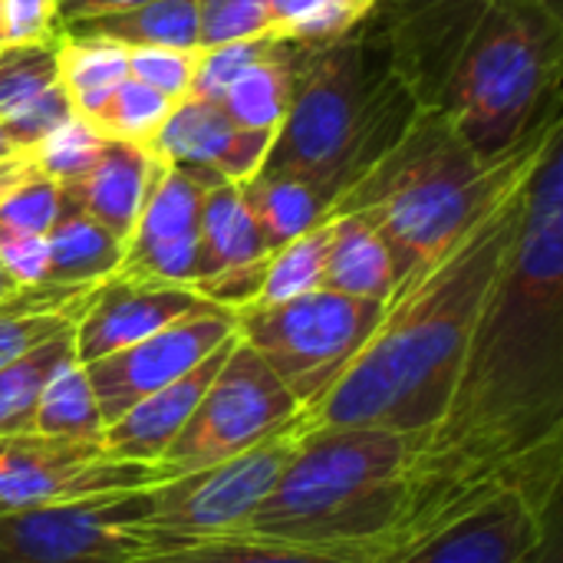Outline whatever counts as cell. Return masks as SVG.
<instances>
[{
  "instance_id": "6da1fadb",
  "label": "cell",
  "mask_w": 563,
  "mask_h": 563,
  "mask_svg": "<svg viewBox=\"0 0 563 563\" xmlns=\"http://www.w3.org/2000/svg\"><path fill=\"white\" fill-rule=\"evenodd\" d=\"M563 478V122L541 148L525 218L442 419L419 432L386 563L505 485Z\"/></svg>"
},
{
  "instance_id": "7a4b0ae2",
  "label": "cell",
  "mask_w": 563,
  "mask_h": 563,
  "mask_svg": "<svg viewBox=\"0 0 563 563\" xmlns=\"http://www.w3.org/2000/svg\"><path fill=\"white\" fill-rule=\"evenodd\" d=\"M534 165L422 274L393 290L356 360L310 409L297 412L303 429L426 432L442 419L465 350L515 247Z\"/></svg>"
},
{
  "instance_id": "3957f363",
  "label": "cell",
  "mask_w": 563,
  "mask_h": 563,
  "mask_svg": "<svg viewBox=\"0 0 563 563\" xmlns=\"http://www.w3.org/2000/svg\"><path fill=\"white\" fill-rule=\"evenodd\" d=\"M419 102L366 16L330 43H297L290 112L261 172L307 181L330 208L409 132Z\"/></svg>"
},
{
  "instance_id": "277c9868",
  "label": "cell",
  "mask_w": 563,
  "mask_h": 563,
  "mask_svg": "<svg viewBox=\"0 0 563 563\" xmlns=\"http://www.w3.org/2000/svg\"><path fill=\"white\" fill-rule=\"evenodd\" d=\"M554 109L508 155L485 162L442 109H419L399 145L353 185L330 214H363L393 254L396 287L422 274L541 155Z\"/></svg>"
},
{
  "instance_id": "5b68a950",
  "label": "cell",
  "mask_w": 563,
  "mask_h": 563,
  "mask_svg": "<svg viewBox=\"0 0 563 563\" xmlns=\"http://www.w3.org/2000/svg\"><path fill=\"white\" fill-rule=\"evenodd\" d=\"M419 432L303 429L290 462L238 534L297 548L376 551L393 534Z\"/></svg>"
},
{
  "instance_id": "8992f818",
  "label": "cell",
  "mask_w": 563,
  "mask_h": 563,
  "mask_svg": "<svg viewBox=\"0 0 563 563\" xmlns=\"http://www.w3.org/2000/svg\"><path fill=\"white\" fill-rule=\"evenodd\" d=\"M563 10L544 0H492L442 96L475 155H508L561 109Z\"/></svg>"
},
{
  "instance_id": "52a82bcc",
  "label": "cell",
  "mask_w": 563,
  "mask_h": 563,
  "mask_svg": "<svg viewBox=\"0 0 563 563\" xmlns=\"http://www.w3.org/2000/svg\"><path fill=\"white\" fill-rule=\"evenodd\" d=\"M379 300L313 290L284 303H247L234 313V333L274 369L300 409H310L373 336Z\"/></svg>"
},
{
  "instance_id": "ba28073f",
  "label": "cell",
  "mask_w": 563,
  "mask_h": 563,
  "mask_svg": "<svg viewBox=\"0 0 563 563\" xmlns=\"http://www.w3.org/2000/svg\"><path fill=\"white\" fill-rule=\"evenodd\" d=\"M300 435L303 426L294 416L287 426L241 455L152 485L145 492L142 518L129 528L145 541L148 554L238 534L257 511V505L271 495Z\"/></svg>"
},
{
  "instance_id": "9c48e42d",
  "label": "cell",
  "mask_w": 563,
  "mask_h": 563,
  "mask_svg": "<svg viewBox=\"0 0 563 563\" xmlns=\"http://www.w3.org/2000/svg\"><path fill=\"white\" fill-rule=\"evenodd\" d=\"M300 412L290 389L274 369L234 333L231 350L208 389L201 393L191 419L155 462L162 482L191 475L214 462L247 452Z\"/></svg>"
},
{
  "instance_id": "30bf717a",
  "label": "cell",
  "mask_w": 563,
  "mask_h": 563,
  "mask_svg": "<svg viewBox=\"0 0 563 563\" xmlns=\"http://www.w3.org/2000/svg\"><path fill=\"white\" fill-rule=\"evenodd\" d=\"M145 492L0 511V563L135 561L148 554L145 541L129 528L145 511Z\"/></svg>"
},
{
  "instance_id": "8fae6325",
  "label": "cell",
  "mask_w": 563,
  "mask_h": 563,
  "mask_svg": "<svg viewBox=\"0 0 563 563\" xmlns=\"http://www.w3.org/2000/svg\"><path fill=\"white\" fill-rule=\"evenodd\" d=\"M158 482L155 465L115 459L102 442L40 432L0 435V511L139 492Z\"/></svg>"
},
{
  "instance_id": "7c38bea8",
  "label": "cell",
  "mask_w": 563,
  "mask_h": 563,
  "mask_svg": "<svg viewBox=\"0 0 563 563\" xmlns=\"http://www.w3.org/2000/svg\"><path fill=\"white\" fill-rule=\"evenodd\" d=\"M558 495L505 485L386 563H538L551 541Z\"/></svg>"
},
{
  "instance_id": "4fadbf2b",
  "label": "cell",
  "mask_w": 563,
  "mask_h": 563,
  "mask_svg": "<svg viewBox=\"0 0 563 563\" xmlns=\"http://www.w3.org/2000/svg\"><path fill=\"white\" fill-rule=\"evenodd\" d=\"M492 0H376L369 20L412 99L439 109L452 69Z\"/></svg>"
},
{
  "instance_id": "5bb4252c",
  "label": "cell",
  "mask_w": 563,
  "mask_h": 563,
  "mask_svg": "<svg viewBox=\"0 0 563 563\" xmlns=\"http://www.w3.org/2000/svg\"><path fill=\"white\" fill-rule=\"evenodd\" d=\"M231 336H234V313L211 303L119 353L86 363L82 369L99 399L106 426L115 422L139 399L191 373Z\"/></svg>"
},
{
  "instance_id": "9a60e30c",
  "label": "cell",
  "mask_w": 563,
  "mask_h": 563,
  "mask_svg": "<svg viewBox=\"0 0 563 563\" xmlns=\"http://www.w3.org/2000/svg\"><path fill=\"white\" fill-rule=\"evenodd\" d=\"M218 181L221 178L214 172L158 162L148 198L125 241V254L115 274L191 287L198 274L201 205L208 188Z\"/></svg>"
},
{
  "instance_id": "2e32d148",
  "label": "cell",
  "mask_w": 563,
  "mask_h": 563,
  "mask_svg": "<svg viewBox=\"0 0 563 563\" xmlns=\"http://www.w3.org/2000/svg\"><path fill=\"white\" fill-rule=\"evenodd\" d=\"M205 307H211V300H205L195 287L112 274L92 290L73 330L76 363L86 366L109 353H119Z\"/></svg>"
},
{
  "instance_id": "e0dca14e",
  "label": "cell",
  "mask_w": 563,
  "mask_h": 563,
  "mask_svg": "<svg viewBox=\"0 0 563 563\" xmlns=\"http://www.w3.org/2000/svg\"><path fill=\"white\" fill-rule=\"evenodd\" d=\"M274 139L277 132L234 125L218 102L185 96L148 145V155L162 165L205 168L221 181L247 185L264 168Z\"/></svg>"
},
{
  "instance_id": "ac0fdd59",
  "label": "cell",
  "mask_w": 563,
  "mask_h": 563,
  "mask_svg": "<svg viewBox=\"0 0 563 563\" xmlns=\"http://www.w3.org/2000/svg\"><path fill=\"white\" fill-rule=\"evenodd\" d=\"M69 115L76 112L59 86L56 40L0 49V129L20 152H30Z\"/></svg>"
},
{
  "instance_id": "d6986e66",
  "label": "cell",
  "mask_w": 563,
  "mask_h": 563,
  "mask_svg": "<svg viewBox=\"0 0 563 563\" xmlns=\"http://www.w3.org/2000/svg\"><path fill=\"white\" fill-rule=\"evenodd\" d=\"M231 340L221 343L191 373H185L181 379L155 389L152 396L139 399L132 409H125L115 422H109L106 432H102V449L109 455H115V459H125V462L155 465L165 455V449L175 442V435L185 429V422L191 419L201 393L208 389L211 376L224 363V356L231 350Z\"/></svg>"
},
{
  "instance_id": "ffe728a7",
  "label": "cell",
  "mask_w": 563,
  "mask_h": 563,
  "mask_svg": "<svg viewBox=\"0 0 563 563\" xmlns=\"http://www.w3.org/2000/svg\"><path fill=\"white\" fill-rule=\"evenodd\" d=\"M155 172L158 162L148 155V148L129 142H106L96 165L82 178L59 188L73 208L99 221L109 234H115L125 244L148 198Z\"/></svg>"
},
{
  "instance_id": "44dd1931",
  "label": "cell",
  "mask_w": 563,
  "mask_h": 563,
  "mask_svg": "<svg viewBox=\"0 0 563 563\" xmlns=\"http://www.w3.org/2000/svg\"><path fill=\"white\" fill-rule=\"evenodd\" d=\"M92 287H63V284H33L16 287L0 300V369L40 343L76 330Z\"/></svg>"
},
{
  "instance_id": "7402d4cb",
  "label": "cell",
  "mask_w": 563,
  "mask_h": 563,
  "mask_svg": "<svg viewBox=\"0 0 563 563\" xmlns=\"http://www.w3.org/2000/svg\"><path fill=\"white\" fill-rule=\"evenodd\" d=\"M333 234L323 267V290L386 303L396 290L393 254L363 214H330Z\"/></svg>"
},
{
  "instance_id": "603a6c76",
  "label": "cell",
  "mask_w": 563,
  "mask_h": 563,
  "mask_svg": "<svg viewBox=\"0 0 563 563\" xmlns=\"http://www.w3.org/2000/svg\"><path fill=\"white\" fill-rule=\"evenodd\" d=\"M271 251L261 238V228L244 201L241 185L218 181L208 188L201 205V228H198V280L214 274L247 267L264 261Z\"/></svg>"
},
{
  "instance_id": "cb8c5ba5",
  "label": "cell",
  "mask_w": 563,
  "mask_h": 563,
  "mask_svg": "<svg viewBox=\"0 0 563 563\" xmlns=\"http://www.w3.org/2000/svg\"><path fill=\"white\" fill-rule=\"evenodd\" d=\"M297 82V43L277 40L254 66H247L218 99L224 115L241 129L280 132Z\"/></svg>"
},
{
  "instance_id": "d4e9b609",
  "label": "cell",
  "mask_w": 563,
  "mask_h": 563,
  "mask_svg": "<svg viewBox=\"0 0 563 563\" xmlns=\"http://www.w3.org/2000/svg\"><path fill=\"white\" fill-rule=\"evenodd\" d=\"M49 244V264H46V284L63 287H92L109 280L125 254V244L109 234L99 221L82 214L66 201L59 221L46 234Z\"/></svg>"
},
{
  "instance_id": "484cf974",
  "label": "cell",
  "mask_w": 563,
  "mask_h": 563,
  "mask_svg": "<svg viewBox=\"0 0 563 563\" xmlns=\"http://www.w3.org/2000/svg\"><path fill=\"white\" fill-rule=\"evenodd\" d=\"M56 73L63 92L73 102V112L92 119L112 96V89L129 76V46L109 36H82L59 30Z\"/></svg>"
},
{
  "instance_id": "4316f807",
  "label": "cell",
  "mask_w": 563,
  "mask_h": 563,
  "mask_svg": "<svg viewBox=\"0 0 563 563\" xmlns=\"http://www.w3.org/2000/svg\"><path fill=\"white\" fill-rule=\"evenodd\" d=\"M244 201L261 228L267 251L290 244L294 238L307 234L310 228L330 218V205L300 178L257 172L247 185H241Z\"/></svg>"
},
{
  "instance_id": "83f0119b",
  "label": "cell",
  "mask_w": 563,
  "mask_h": 563,
  "mask_svg": "<svg viewBox=\"0 0 563 563\" xmlns=\"http://www.w3.org/2000/svg\"><path fill=\"white\" fill-rule=\"evenodd\" d=\"M63 33L109 36L122 46L198 49V0H145L139 7L69 26Z\"/></svg>"
},
{
  "instance_id": "f1b7e54d",
  "label": "cell",
  "mask_w": 563,
  "mask_h": 563,
  "mask_svg": "<svg viewBox=\"0 0 563 563\" xmlns=\"http://www.w3.org/2000/svg\"><path fill=\"white\" fill-rule=\"evenodd\" d=\"M125 563H373L366 551H333V548H297L254 534H224L211 541H195L155 554H142Z\"/></svg>"
},
{
  "instance_id": "f546056e",
  "label": "cell",
  "mask_w": 563,
  "mask_h": 563,
  "mask_svg": "<svg viewBox=\"0 0 563 563\" xmlns=\"http://www.w3.org/2000/svg\"><path fill=\"white\" fill-rule=\"evenodd\" d=\"M33 432L56 435V439L102 442L106 419H102L99 399L86 379V369H82V363H76V356L66 360L43 386V396H40L36 416H33Z\"/></svg>"
},
{
  "instance_id": "4dcf8cb0",
  "label": "cell",
  "mask_w": 563,
  "mask_h": 563,
  "mask_svg": "<svg viewBox=\"0 0 563 563\" xmlns=\"http://www.w3.org/2000/svg\"><path fill=\"white\" fill-rule=\"evenodd\" d=\"M73 356V330H66L0 369V435L33 432V416L43 386Z\"/></svg>"
},
{
  "instance_id": "1f68e13d",
  "label": "cell",
  "mask_w": 563,
  "mask_h": 563,
  "mask_svg": "<svg viewBox=\"0 0 563 563\" xmlns=\"http://www.w3.org/2000/svg\"><path fill=\"white\" fill-rule=\"evenodd\" d=\"M178 99L125 76L112 96L102 102V109L86 119L106 142H129V145H142L148 148L155 142V135L162 132V125L168 122L172 109Z\"/></svg>"
},
{
  "instance_id": "d6a6232c",
  "label": "cell",
  "mask_w": 563,
  "mask_h": 563,
  "mask_svg": "<svg viewBox=\"0 0 563 563\" xmlns=\"http://www.w3.org/2000/svg\"><path fill=\"white\" fill-rule=\"evenodd\" d=\"M330 234H333V221L327 218L323 224L310 228L307 234L294 238L290 244L271 251L267 267H264V284H261V294L254 303H284V300H297L303 294L320 290Z\"/></svg>"
},
{
  "instance_id": "836d02e7",
  "label": "cell",
  "mask_w": 563,
  "mask_h": 563,
  "mask_svg": "<svg viewBox=\"0 0 563 563\" xmlns=\"http://www.w3.org/2000/svg\"><path fill=\"white\" fill-rule=\"evenodd\" d=\"M271 33L290 43H330L356 30L376 0H267Z\"/></svg>"
},
{
  "instance_id": "e575fe53",
  "label": "cell",
  "mask_w": 563,
  "mask_h": 563,
  "mask_svg": "<svg viewBox=\"0 0 563 563\" xmlns=\"http://www.w3.org/2000/svg\"><path fill=\"white\" fill-rule=\"evenodd\" d=\"M102 148H106V139L82 115H69L59 129H53L46 139H40L26 152V158L33 162V168L43 178H49L56 185H69L96 165Z\"/></svg>"
},
{
  "instance_id": "d590c367",
  "label": "cell",
  "mask_w": 563,
  "mask_h": 563,
  "mask_svg": "<svg viewBox=\"0 0 563 563\" xmlns=\"http://www.w3.org/2000/svg\"><path fill=\"white\" fill-rule=\"evenodd\" d=\"M274 36L267 0H198V49Z\"/></svg>"
},
{
  "instance_id": "8d00e7d4",
  "label": "cell",
  "mask_w": 563,
  "mask_h": 563,
  "mask_svg": "<svg viewBox=\"0 0 563 563\" xmlns=\"http://www.w3.org/2000/svg\"><path fill=\"white\" fill-rule=\"evenodd\" d=\"M66 208L63 188L40 172L26 175L0 198V228L23 234H49Z\"/></svg>"
},
{
  "instance_id": "74e56055",
  "label": "cell",
  "mask_w": 563,
  "mask_h": 563,
  "mask_svg": "<svg viewBox=\"0 0 563 563\" xmlns=\"http://www.w3.org/2000/svg\"><path fill=\"white\" fill-rule=\"evenodd\" d=\"M274 43H277V36H251V40L198 49V66H195V79H191L188 96L191 99H205V102H218L224 96V89L247 66H254Z\"/></svg>"
},
{
  "instance_id": "f35d334b",
  "label": "cell",
  "mask_w": 563,
  "mask_h": 563,
  "mask_svg": "<svg viewBox=\"0 0 563 563\" xmlns=\"http://www.w3.org/2000/svg\"><path fill=\"white\" fill-rule=\"evenodd\" d=\"M198 49H168V46H129V76L172 96L185 99L195 79Z\"/></svg>"
},
{
  "instance_id": "ab89813d",
  "label": "cell",
  "mask_w": 563,
  "mask_h": 563,
  "mask_svg": "<svg viewBox=\"0 0 563 563\" xmlns=\"http://www.w3.org/2000/svg\"><path fill=\"white\" fill-rule=\"evenodd\" d=\"M56 36V0H0V49L53 43Z\"/></svg>"
},
{
  "instance_id": "60d3db41",
  "label": "cell",
  "mask_w": 563,
  "mask_h": 563,
  "mask_svg": "<svg viewBox=\"0 0 563 563\" xmlns=\"http://www.w3.org/2000/svg\"><path fill=\"white\" fill-rule=\"evenodd\" d=\"M46 264H49L46 234H23V231L0 228V267L16 287L46 284Z\"/></svg>"
},
{
  "instance_id": "b9f144b4",
  "label": "cell",
  "mask_w": 563,
  "mask_h": 563,
  "mask_svg": "<svg viewBox=\"0 0 563 563\" xmlns=\"http://www.w3.org/2000/svg\"><path fill=\"white\" fill-rule=\"evenodd\" d=\"M139 3L145 0H56V16H59V30H69L86 20H99V16H109Z\"/></svg>"
},
{
  "instance_id": "7bdbcfd3",
  "label": "cell",
  "mask_w": 563,
  "mask_h": 563,
  "mask_svg": "<svg viewBox=\"0 0 563 563\" xmlns=\"http://www.w3.org/2000/svg\"><path fill=\"white\" fill-rule=\"evenodd\" d=\"M36 168H33V162L26 158V152L23 155H13V158H3L0 162V198L13 188V185H20L26 175H33Z\"/></svg>"
},
{
  "instance_id": "ee69618b",
  "label": "cell",
  "mask_w": 563,
  "mask_h": 563,
  "mask_svg": "<svg viewBox=\"0 0 563 563\" xmlns=\"http://www.w3.org/2000/svg\"><path fill=\"white\" fill-rule=\"evenodd\" d=\"M13 155H23V152H20V148L7 139V132L0 129V162H3V158H13Z\"/></svg>"
},
{
  "instance_id": "f6af8a7d",
  "label": "cell",
  "mask_w": 563,
  "mask_h": 563,
  "mask_svg": "<svg viewBox=\"0 0 563 563\" xmlns=\"http://www.w3.org/2000/svg\"><path fill=\"white\" fill-rule=\"evenodd\" d=\"M10 290H16V284H13V280L7 277V271L0 267V300H3V297H7Z\"/></svg>"
},
{
  "instance_id": "bcb514c9",
  "label": "cell",
  "mask_w": 563,
  "mask_h": 563,
  "mask_svg": "<svg viewBox=\"0 0 563 563\" xmlns=\"http://www.w3.org/2000/svg\"><path fill=\"white\" fill-rule=\"evenodd\" d=\"M544 3H554V7H561L563 10V0H544Z\"/></svg>"
}]
</instances>
